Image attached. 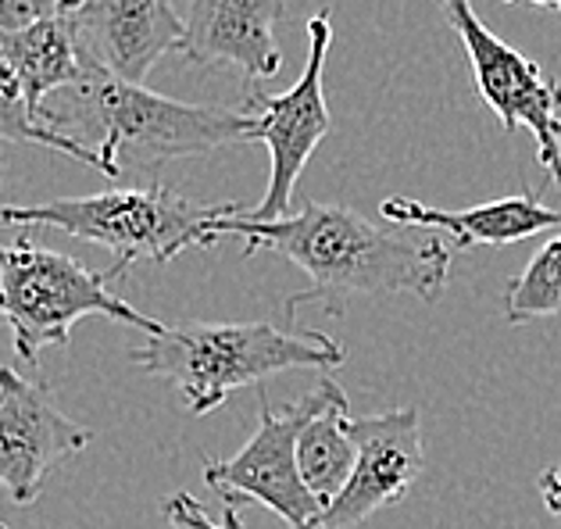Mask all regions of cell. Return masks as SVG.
<instances>
[{"instance_id":"ac0fdd59","label":"cell","mask_w":561,"mask_h":529,"mask_svg":"<svg viewBox=\"0 0 561 529\" xmlns=\"http://www.w3.org/2000/svg\"><path fill=\"white\" fill-rule=\"evenodd\" d=\"M161 515H165V529H243L237 505H222V519H211V515L201 508V501L186 491H175L165 501Z\"/></svg>"},{"instance_id":"6da1fadb","label":"cell","mask_w":561,"mask_h":529,"mask_svg":"<svg viewBox=\"0 0 561 529\" xmlns=\"http://www.w3.org/2000/svg\"><path fill=\"white\" fill-rule=\"evenodd\" d=\"M218 233L240 237L248 254H283L311 279L308 290L286 301L290 315L300 301H322L330 315H340L354 294H412L433 304L450 279V248L440 237L382 233L347 205L308 200L297 215L272 222L251 219L248 208H240L218 222Z\"/></svg>"},{"instance_id":"5b68a950","label":"cell","mask_w":561,"mask_h":529,"mask_svg":"<svg viewBox=\"0 0 561 529\" xmlns=\"http://www.w3.org/2000/svg\"><path fill=\"white\" fill-rule=\"evenodd\" d=\"M107 287V273H90L72 254L39 248L25 237L0 243V319L11 330L15 355L30 369L39 365L44 347H68L72 325L87 315L136 325L147 336L165 333V322L144 315Z\"/></svg>"},{"instance_id":"5bb4252c","label":"cell","mask_w":561,"mask_h":529,"mask_svg":"<svg viewBox=\"0 0 561 529\" xmlns=\"http://www.w3.org/2000/svg\"><path fill=\"white\" fill-rule=\"evenodd\" d=\"M0 54H4V61L22 83L25 101L39 118H44L50 93L79 87L93 72L83 47H79L72 11H61V15L33 22L15 33H0Z\"/></svg>"},{"instance_id":"277c9868","label":"cell","mask_w":561,"mask_h":529,"mask_svg":"<svg viewBox=\"0 0 561 529\" xmlns=\"http://www.w3.org/2000/svg\"><path fill=\"white\" fill-rule=\"evenodd\" d=\"M240 208V200L197 205L161 183H147L112 186L87 197H61L47 205H8L0 208V222L47 226L76 240L98 243L112 254V268H104L107 279H118L140 262L169 265L183 251L215 248L222 240L218 222Z\"/></svg>"},{"instance_id":"52a82bcc","label":"cell","mask_w":561,"mask_h":529,"mask_svg":"<svg viewBox=\"0 0 561 529\" xmlns=\"http://www.w3.org/2000/svg\"><path fill=\"white\" fill-rule=\"evenodd\" d=\"M333 44V22L330 11L308 19V61L305 72L290 87L268 97L262 90H248V107L254 112V143L268 147L272 158V175L265 197L257 200V208H248L251 219H283L290 215V200L305 165L311 161L314 147L325 140L333 118L325 107V58H330Z\"/></svg>"},{"instance_id":"7402d4cb","label":"cell","mask_w":561,"mask_h":529,"mask_svg":"<svg viewBox=\"0 0 561 529\" xmlns=\"http://www.w3.org/2000/svg\"><path fill=\"white\" fill-rule=\"evenodd\" d=\"M79 4H83V0H65V8H61V11H72V8H79Z\"/></svg>"},{"instance_id":"2e32d148","label":"cell","mask_w":561,"mask_h":529,"mask_svg":"<svg viewBox=\"0 0 561 529\" xmlns=\"http://www.w3.org/2000/svg\"><path fill=\"white\" fill-rule=\"evenodd\" d=\"M0 140L47 147V151H58L72 161H83V165L107 175V161L101 158V151H93L90 143L76 140V137H65L61 129L47 126V122L33 112L22 93V83L15 79V72H11V65L4 61V54H0Z\"/></svg>"},{"instance_id":"8fae6325","label":"cell","mask_w":561,"mask_h":529,"mask_svg":"<svg viewBox=\"0 0 561 529\" xmlns=\"http://www.w3.org/2000/svg\"><path fill=\"white\" fill-rule=\"evenodd\" d=\"M72 22L87 61L122 83H144L161 54L186 44V19L172 0H83Z\"/></svg>"},{"instance_id":"8992f818","label":"cell","mask_w":561,"mask_h":529,"mask_svg":"<svg viewBox=\"0 0 561 529\" xmlns=\"http://www.w3.org/2000/svg\"><path fill=\"white\" fill-rule=\"evenodd\" d=\"M450 30L469 54L476 90L504 133L529 129L537 158L551 183L561 189V79L547 76L533 58L490 30L476 15L472 0H440Z\"/></svg>"},{"instance_id":"ba28073f","label":"cell","mask_w":561,"mask_h":529,"mask_svg":"<svg viewBox=\"0 0 561 529\" xmlns=\"http://www.w3.org/2000/svg\"><path fill=\"white\" fill-rule=\"evenodd\" d=\"M314 404V390L286 404V412H272V404L262 401L254 437L232 458L204 461V483L222 497V505L240 508V501H254L276 515L283 529H319L325 505L308 491L297 465V437Z\"/></svg>"},{"instance_id":"7c38bea8","label":"cell","mask_w":561,"mask_h":529,"mask_svg":"<svg viewBox=\"0 0 561 529\" xmlns=\"http://www.w3.org/2000/svg\"><path fill=\"white\" fill-rule=\"evenodd\" d=\"M286 0H190L183 58L190 65H237L248 76V90L279 76L283 50L276 22Z\"/></svg>"},{"instance_id":"4fadbf2b","label":"cell","mask_w":561,"mask_h":529,"mask_svg":"<svg viewBox=\"0 0 561 529\" xmlns=\"http://www.w3.org/2000/svg\"><path fill=\"white\" fill-rule=\"evenodd\" d=\"M379 215L393 226L447 233L458 251L508 248V243L529 240L543 233V229L561 226V211L547 208L540 194H512L476 208H430L412 197H387L379 205Z\"/></svg>"},{"instance_id":"7a4b0ae2","label":"cell","mask_w":561,"mask_h":529,"mask_svg":"<svg viewBox=\"0 0 561 529\" xmlns=\"http://www.w3.org/2000/svg\"><path fill=\"white\" fill-rule=\"evenodd\" d=\"M54 129L93 133V151L107 161V180L126 172H158L165 161L197 158L226 143H254V115L161 97L144 83H122L93 69L79 87L58 90L44 104Z\"/></svg>"},{"instance_id":"30bf717a","label":"cell","mask_w":561,"mask_h":529,"mask_svg":"<svg viewBox=\"0 0 561 529\" xmlns=\"http://www.w3.org/2000/svg\"><path fill=\"white\" fill-rule=\"evenodd\" d=\"M351 433L358 444V458H354L347 483L325 505L319 529L362 526L379 508L404 501L426 472L419 409L351 418Z\"/></svg>"},{"instance_id":"d6986e66","label":"cell","mask_w":561,"mask_h":529,"mask_svg":"<svg viewBox=\"0 0 561 529\" xmlns=\"http://www.w3.org/2000/svg\"><path fill=\"white\" fill-rule=\"evenodd\" d=\"M65 0H0V33L25 30L33 22L61 15Z\"/></svg>"},{"instance_id":"3957f363","label":"cell","mask_w":561,"mask_h":529,"mask_svg":"<svg viewBox=\"0 0 561 529\" xmlns=\"http://www.w3.org/2000/svg\"><path fill=\"white\" fill-rule=\"evenodd\" d=\"M147 376L165 379L194 415L222 409L229 393L286 369H336L347 350L319 330H279L272 322H180L133 350Z\"/></svg>"},{"instance_id":"ffe728a7","label":"cell","mask_w":561,"mask_h":529,"mask_svg":"<svg viewBox=\"0 0 561 529\" xmlns=\"http://www.w3.org/2000/svg\"><path fill=\"white\" fill-rule=\"evenodd\" d=\"M537 491L543 497V508L561 519V461H554V465H547L540 472V476H537Z\"/></svg>"},{"instance_id":"44dd1931","label":"cell","mask_w":561,"mask_h":529,"mask_svg":"<svg viewBox=\"0 0 561 529\" xmlns=\"http://www.w3.org/2000/svg\"><path fill=\"white\" fill-rule=\"evenodd\" d=\"M504 4H515V0H504ZM523 4H533V8H551V11H561V0H523Z\"/></svg>"},{"instance_id":"9a60e30c","label":"cell","mask_w":561,"mask_h":529,"mask_svg":"<svg viewBox=\"0 0 561 529\" xmlns=\"http://www.w3.org/2000/svg\"><path fill=\"white\" fill-rule=\"evenodd\" d=\"M319 404L314 412L305 418L297 437V465L300 476H305L308 491L330 505L340 494V486L347 483L354 458H358V444H354L351 433V401L347 390L336 383L333 376H325L319 387Z\"/></svg>"},{"instance_id":"e0dca14e","label":"cell","mask_w":561,"mask_h":529,"mask_svg":"<svg viewBox=\"0 0 561 529\" xmlns=\"http://www.w3.org/2000/svg\"><path fill=\"white\" fill-rule=\"evenodd\" d=\"M508 322H537L561 315V233L529 257V265L504 290Z\"/></svg>"},{"instance_id":"9c48e42d","label":"cell","mask_w":561,"mask_h":529,"mask_svg":"<svg viewBox=\"0 0 561 529\" xmlns=\"http://www.w3.org/2000/svg\"><path fill=\"white\" fill-rule=\"evenodd\" d=\"M90 444L93 429L68 418L39 383L0 365V486L15 505H33L50 472Z\"/></svg>"},{"instance_id":"603a6c76","label":"cell","mask_w":561,"mask_h":529,"mask_svg":"<svg viewBox=\"0 0 561 529\" xmlns=\"http://www.w3.org/2000/svg\"><path fill=\"white\" fill-rule=\"evenodd\" d=\"M0 529H8V526H4V522H0Z\"/></svg>"}]
</instances>
